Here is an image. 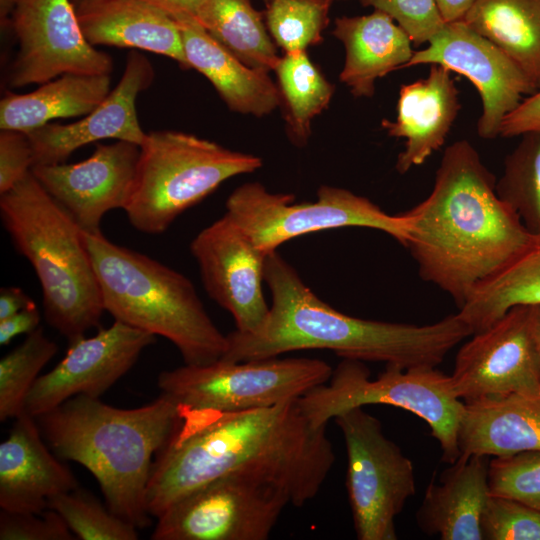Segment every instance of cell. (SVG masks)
<instances>
[{"label":"cell","mask_w":540,"mask_h":540,"mask_svg":"<svg viewBox=\"0 0 540 540\" xmlns=\"http://www.w3.org/2000/svg\"><path fill=\"white\" fill-rule=\"evenodd\" d=\"M530 306L531 329L540 361V304Z\"/></svg>","instance_id":"obj_46"},{"label":"cell","mask_w":540,"mask_h":540,"mask_svg":"<svg viewBox=\"0 0 540 540\" xmlns=\"http://www.w3.org/2000/svg\"><path fill=\"white\" fill-rule=\"evenodd\" d=\"M460 107L451 71L441 65L431 64L425 78L400 87L396 119L381 122L389 136L405 140L395 165L400 174L424 164L443 146Z\"/></svg>","instance_id":"obj_21"},{"label":"cell","mask_w":540,"mask_h":540,"mask_svg":"<svg viewBox=\"0 0 540 540\" xmlns=\"http://www.w3.org/2000/svg\"><path fill=\"white\" fill-rule=\"evenodd\" d=\"M174 20L181 32L188 68L203 74L230 110L263 117L281 105L278 86L269 77V72L245 65L194 17Z\"/></svg>","instance_id":"obj_23"},{"label":"cell","mask_w":540,"mask_h":540,"mask_svg":"<svg viewBox=\"0 0 540 540\" xmlns=\"http://www.w3.org/2000/svg\"><path fill=\"white\" fill-rule=\"evenodd\" d=\"M151 62L137 50L126 58L117 85L90 113L70 124L48 123L28 134L34 165L64 163L77 149L105 139L141 145L146 132L140 126L136 100L153 82Z\"/></svg>","instance_id":"obj_19"},{"label":"cell","mask_w":540,"mask_h":540,"mask_svg":"<svg viewBox=\"0 0 540 540\" xmlns=\"http://www.w3.org/2000/svg\"><path fill=\"white\" fill-rule=\"evenodd\" d=\"M458 445L460 455L484 457L540 451V395L464 403Z\"/></svg>","instance_id":"obj_26"},{"label":"cell","mask_w":540,"mask_h":540,"mask_svg":"<svg viewBox=\"0 0 540 540\" xmlns=\"http://www.w3.org/2000/svg\"><path fill=\"white\" fill-rule=\"evenodd\" d=\"M80 27L93 46L143 50L189 69L177 22L144 0H83L75 5Z\"/></svg>","instance_id":"obj_22"},{"label":"cell","mask_w":540,"mask_h":540,"mask_svg":"<svg viewBox=\"0 0 540 540\" xmlns=\"http://www.w3.org/2000/svg\"><path fill=\"white\" fill-rule=\"evenodd\" d=\"M260 167L262 159L255 155L193 134L151 131L140 145L135 182L124 211L136 230L160 234L224 181Z\"/></svg>","instance_id":"obj_7"},{"label":"cell","mask_w":540,"mask_h":540,"mask_svg":"<svg viewBox=\"0 0 540 540\" xmlns=\"http://www.w3.org/2000/svg\"><path fill=\"white\" fill-rule=\"evenodd\" d=\"M405 213L406 247L420 277L450 295L458 308L534 238L499 197L495 177L467 140L445 149L431 193Z\"/></svg>","instance_id":"obj_2"},{"label":"cell","mask_w":540,"mask_h":540,"mask_svg":"<svg viewBox=\"0 0 540 540\" xmlns=\"http://www.w3.org/2000/svg\"><path fill=\"white\" fill-rule=\"evenodd\" d=\"M481 528L485 540H540V511L511 498L491 495Z\"/></svg>","instance_id":"obj_37"},{"label":"cell","mask_w":540,"mask_h":540,"mask_svg":"<svg viewBox=\"0 0 540 540\" xmlns=\"http://www.w3.org/2000/svg\"><path fill=\"white\" fill-rule=\"evenodd\" d=\"M8 24L19 45L7 75L11 88L113 69L111 56L86 40L72 0H21Z\"/></svg>","instance_id":"obj_13"},{"label":"cell","mask_w":540,"mask_h":540,"mask_svg":"<svg viewBox=\"0 0 540 540\" xmlns=\"http://www.w3.org/2000/svg\"><path fill=\"white\" fill-rule=\"evenodd\" d=\"M294 195L271 193L261 183H245L226 200V214L265 254L299 236L338 229L366 227L387 233L406 247L410 224L406 213L391 215L368 198L328 185L315 202L294 203Z\"/></svg>","instance_id":"obj_10"},{"label":"cell","mask_w":540,"mask_h":540,"mask_svg":"<svg viewBox=\"0 0 540 540\" xmlns=\"http://www.w3.org/2000/svg\"><path fill=\"white\" fill-rule=\"evenodd\" d=\"M41 315L34 303L16 314L0 321V345H7L21 334H29L40 324Z\"/></svg>","instance_id":"obj_42"},{"label":"cell","mask_w":540,"mask_h":540,"mask_svg":"<svg viewBox=\"0 0 540 540\" xmlns=\"http://www.w3.org/2000/svg\"><path fill=\"white\" fill-rule=\"evenodd\" d=\"M540 130V89L524 98L502 121L499 136L516 137Z\"/></svg>","instance_id":"obj_41"},{"label":"cell","mask_w":540,"mask_h":540,"mask_svg":"<svg viewBox=\"0 0 540 540\" xmlns=\"http://www.w3.org/2000/svg\"><path fill=\"white\" fill-rule=\"evenodd\" d=\"M190 251L204 289L232 315L235 330L247 333L260 327L270 308L263 292L267 254L226 213L195 236Z\"/></svg>","instance_id":"obj_17"},{"label":"cell","mask_w":540,"mask_h":540,"mask_svg":"<svg viewBox=\"0 0 540 540\" xmlns=\"http://www.w3.org/2000/svg\"><path fill=\"white\" fill-rule=\"evenodd\" d=\"M34 156L28 134L18 130L0 131V195L9 191L32 169Z\"/></svg>","instance_id":"obj_40"},{"label":"cell","mask_w":540,"mask_h":540,"mask_svg":"<svg viewBox=\"0 0 540 540\" xmlns=\"http://www.w3.org/2000/svg\"><path fill=\"white\" fill-rule=\"evenodd\" d=\"M155 341V335L115 320L71 342L63 359L35 382L25 412L36 418L74 396L100 398Z\"/></svg>","instance_id":"obj_16"},{"label":"cell","mask_w":540,"mask_h":540,"mask_svg":"<svg viewBox=\"0 0 540 540\" xmlns=\"http://www.w3.org/2000/svg\"><path fill=\"white\" fill-rule=\"evenodd\" d=\"M520 137L504 160L496 191L527 230L537 236L540 235V130Z\"/></svg>","instance_id":"obj_32"},{"label":"cell","mask_w":540,"mask_h":540,"mask_svg":"<svg viewBox=\"0 0 540 540\" xmlns=\"http://www.w3.org/2000/svg\"><path fill=\"white\" fill-rule=\"evenodd\" d=\"M110 74L65 73L29 93L7 91L0 101V129L29 133L51 120L85 116L110 93Z\"/></svg>","instance_id":"obj_27"},{"label":"cell","mask_w":540,"mask_h":540,"mask_svg":"<svg viewBox=\"0 0 540 540\" xmlns=\"http://www.w3.org/2000/svg\"><path fill=\"white\" fill-rule=\"evenodd\" d=\"M57 344L42 327L27 334L24 341L0 360V421L25 413L26 399L39 373L57 353Z\"/></svg>","instance_id":"obj_33"},{"label":"cell","mask_w":540,"mask_h":540,"mask_svg":"<svg viewBox=\"0 0 540 540\" xmlns=\"http://www.w3.org/2000/svg\"><path fill=\"white\" fill-rule=\"evenodd\" d=\"M274 72L285 107L288 136L295 145L303 146L311 134L313 118L330 103L334 86L313 64L306 51L284 53Z\"/></svg>","instance_id":"obj_31"},{"label":"cell","mask_w":540,"mask_h":540,"mask_svg":"<svg viewBox=\"0 0 540 540\" xmlns=\"http://www.w3.org/2000/svg\"><path fill=\"white\" fill-rule=\"evenodd\" d=\"M265 283L272 296L265 321L252 332L227 334L221 360L239 362L319 349L343 359L403 369L436 367L473 334L458 313L421 326L346 315L321 300L277 250L266 257Z\"/></svg>","instance_id":"obj_3"},{"label":"cell","mask_w":540,"mask_h":540,"mask_svg":"<svg viewBox=\"0 0 540 540\" xmlns=\"http://www.w3.org/2000/svg\"><path fill=\"white\" fill-rule=\"evenodd\" d=\"M445 23L462 20L477 0H434Z\"/></svg>","instance_id":"obj_45"},{"label":"cell","mask_w":540,"mask_h":540,"mask_svg":"<svg viewBox=\"0 0 540 540\" xmlns=\"http://www.w3.org/2000/svg\"><path fill=\"white\" fill-rule=\"evenodd\" d=\"M435 368L403 369L389 364L371 380L364 362L343 359L326 383L308 391L297 403L315 427H326L341 412L370 404L410 411L428 424L442 459L452 464L460 457L458 431L464 402L455 393L451 376Z\"/></svg>","instance_id":"obj_8"},{"label":"cell","mask_w":540,"mask_h":540,"mask_svg":"<svg viewBox=\"0 0 540 540\" xmlns=\"http://www.w3.org/2000/svg\"><path fill=\"white\" fill-rule=\"evenodd\" d=\"M490 494L507 497L540 511V451L495 457L489 464Z\"/></svg>","instance_id":"obj_36"},{"label":"cell","mask_w":540,"mask_h":540,"mask_svg":"<svg viewBox=\"0 0 540 540\" xmlns=\"http://www.w3.org/2000/svg\"><path fill=\"white\" fill-rule=\"evenodd\" d=\"M0 214L38 277L47 323L69 343L98 327L105 309L84 232L31 171L0 195Z\"/></svg>","instance_id":"obj_5"},{"label":"cell","mask_w":540,"mask_h":540,"mask_svg":"<svg viewBox=\"0 0 540 540\" xmlns=\"http://www.w3.org/2000/svg\"><path fill=\"white\" fill-rule=\"evenodd\" d=\"M334 0H268L265 23L284 53L306 51L322 41Z\"/></svg>","instance_id":"obj_34"},{"label":"cell","mask_w":540,"mask_h":540,"mask_svg":"<svg viewBox=\"0 0 540 540\" xmlns=\"http://www.w3.org/2000/svg\"><path fill=\"white\" fill-rule=\"evenodd\" d=\"M48 508L61 515L76 539L136 540L139 538L136 526L114 514L92 494L80 487L50 498Z\"/></svg>","instance_id":"obj_35"},{"label":"cell","mask_w":540,"mask_h":540,"mask_svg":"<svg viewBox=\"0 0 540 540\" xmlns=\"http://www.w3.org/2000/svg\"><path fill=\"white\" fill-rule=\"evenodd\" d=\"M35 302L19 287H2L0 290V321L16 314Z\"/></svg>","instance_id":"obj_43"},{"label":"cell","mask_w":540,"mask_h":540,"mask_svg":"<svg viewBox=\"0 0 540 540\" xmlns=\"http://www.w3.org/2000/svg\"><path fill=\"white\" fill-rule=\"evenodd\" d=\"M180 417L177 403L164 394L132 409L78 395L36 421L59 458L79 463L95 477L106 506L114 514L145 528L152 517L146 496L153 457L170 438Z\"/></svg>","instance_id":"obj_4"},{"label":"cell","mask_w":540,"mask_h":540,"mask_svg":"<svg viewBox=\"0 0 540 540\" xmlns=\"http://www.w3.org/2000/svg\"><path fill=\"white\" fill-rule=\"evenodd\" d=\"M195 19L223 47L250 68L274 71L280 56L264 15L250 0H207Z\"/></svg>","instance_id":"obj_30"},{"label":"cell","mask_w":540,"mask_h":540,"mask_svg":"<svg viewBox=\"0 0 540 540\" xmlns=\"http://www.w3.org/2000/svg\"><path fill=\"white\" fill-rule=\"evenodd\" d=\"M462 21L497 46L540 89V0H477Z\"/></svg>","instance_id":"obj_28"},{"label":"cell","mask_w":540,"mask_h":540,"mask_svg":"<svg viewBox=\"0 0 540 540\" xmlns=\"http://www.w3.org/2000/svg\"><path fill=\"white\" fill-rule=\"evenodd\" d=\"M472 336L459 349L450 375L464 403L512 394L540 395V361L529 305L512 307Z\"/></svg>","instance_id":"obj_14"},{"label":"cell","mask_w":540,"mask_h":540,"mask_svg":"<svg viewBox=\"0 0 540 540\" xmlns=\"http://www.w3.org/2000/svg\"><path fill=\"white\" fill-rule=\"evenodd\" d=\"M14 420L0 444V507L10 513H40L50 498L79 484L51 452L35 417L25 412Z\"/></svg>","instance_id":"obj_20"},{"label":"cell","mask_w":540,"mask_h":540,"mask_svg":"<svg viewBox=\"0 0 540 540\" xmlns=\"http://www.w3.org/2000/svg\"><path fill=\"white\" fill-rule=\"evenodd\" d=\"M21 0H0V21L1 26H6L14 9Z\"/></svg>","instance_id":"obj_47"},{"label":"cell","mask_w":540,"mask_h":540,"mask_svg":"<svg viewBox=\"0 0 540 540\" xmlns=\"http://www.w3.org/2000/svg\"><path fill=\"white\" fill-rule=\"evenodd\" d=\"M180 413L151 467L146 501L155 518L198 487L233 474L275 483L301 507L318 494L335 462L326 427L313 426L297 400L240 412Z\"/></svg>","instance_id":"obj_1"},{"label":"cell","mask_w":540,"mask_h":540,"mask_svg":"<svg viewBox=\"0 0 540 540\" xmlns=\"http://www.w3.org/2000/svg\"><path fill=\"white\" fill-rule=\"evenodd\" d=\"M540 304V235L505 268L484 281L458 308L474 333L480 332L509 309Z\"/></svg>","instance_id":"obj_29"},{"label":"cell","mask_w":540,"mask_h":540,"mask_svg":"<svg viewBox=\"0 0 540 540\" xmlns=\"http://www.w3.org/2000/svg\"><path fill=\"white\" fill-rule=\"evenodd\" d=\"M264 1H265V3H266L268 0H264Z\"/></svg>","instance_id":"obj_49"},{"label":"cell","mask_w":540,"mask_h":540,"mask_svg":"<svg viewBox=\"0 0 540 540\" xmlns=\"http://www.w3.org/2000/svg\"><path fill=\"white\" fill-rule=\"evenodd\" d=\"M332 34L345 48L340 81L355 97H371L376 80L403 69L414 51L407 32L388 14L373 10L361 16L335 20Z\"/></svg>","instance_id":"obj_25"},{"label":"cell","mask_w":540,"mask_h":540,"mask_svg":"<svg viewBox=\"0 0 540 540\" xmlns=\"http://www.w3.org/2000/svg\"><path fill=\"white\" fill-rule=\"evenodd\" d=\"M81 1H83V0H72V2H73L74 5H77V4H78L79 2H81Z\"/></svg>","instance_id":"obj_48"},{"label":"cell","mask_w":540,"mask_h":540,"mask_svg":"<svg viewBox=\"0 0 540 540\" xmlns=\"http://www.w3.org/2000/svg\"><path fill=\"white\" fill-rule=\"evenodd\" d=\"M334 420L346 445V487L357 539L396 540L395 518L416 492L412 461L363 407Z\"/></svg>","instance_id":"obj_11"},{"label":"cell","mask_w":540,"mask_h":540,"mask_svg":"<svg viewBox=\"0 0 540 540\" xmlns=\"http://www.w3.org/2000/svg\"><path fill=\"white\" fill-rule=\"evenodd\" d=\"M59 513L47 508L40 513H10L1 510L0 540H73Z\"/></svg>","instance_id":"obj_39"},{"label":"cell","mask_w":540,"mask_h":540,"mask_svg":"<svg viewBox=\"0 0 540 540\" xmlns=\"http://www.w3.org/2000/svg\"><path fill=\"white\" fill-rule=\"evenodd\" d=\"M392 17L413 44L428 43L445 25L434 0H356Z\"/></svg>","instance_id":"obj_38"},{"label":"cell","mask_w":540,"mask_h":540,"mask_svg":"<svg viewBox=\"0 0 540 540\" xmlns=\"http://www.w3.org/2000/svg\"><path fill=\"white\" fill-rule=\"evenodd\" d=\"M332 372L327 362L316 358L219 359L163 371L157 385L185 411L240 412L298 400L326 383Z\"/></svg>","instance_id":"obj_9"},{"label":"cell","mask_w":540,"mask_h":540,"mask_svg":"<svg viewBox=\"0 0 540 540\" xmlns=\"http://www.w3.org/2000/svg\"><path fill=\"white\" fill-rule=\"evenodd\" d=\"M160 9L171 18L196 17L207 0H144Z\"/></svg>","instance_id":"obj_44"},{"label":"cell","mask_w":540,"mask_h":540,"mask_svg":"<svg viewBox=\"0 0 540 540\" xmlns=\"http://www.w3.org/2000/svg\"><path fill=\"white\" fill-rule=\"evenodd\" d=\"M105 311L115 320L172 342L185 364L222 358L227 335L214 324L193 283L183 274L102 232L84 233Z\"/></svg>","instance_id":"obj_6"},{"label":"cell","mask_w":540,"mask_h":540,"mask_svg":"<svg viewBox=\"0 0 540 540\" xmlns=\"http://www.w3.org/2000/svg\"><path fill=\"white\" fill-rule=\"evenodd\" d=\"M438 64L465 76L477 89L482 113L477 133L484 139L499 136L504 118L535 89L520 69L491 41L462 20L445 23L403 67Z\"/></svg>","instance_id":"obj_15"},{"label":"cell","mask_w":540,"mask_h":540,"mask_svg":"<svg viewBox=\"0 0 540 540\" xmlns=\"http://www.w3.org/2000/svg\"><path fill=\"white\" fill-rule=\"evenodd\" d=\"M439 483L430 482L416 519L441 540H483L481 520L491 497L484 456L460 455Z\"/></svg>","instance_id":"obj_24"},{"label":"cell","mask_w":540,"mask_h":540,"mask_svg":"<svg viewBox=\"0 0 540 540\" xmlns=\"http://www.w3.org/2000/svg\"><path fill=\"white\" fill-rule=\"evenodd\" d=\"M139 156V145L116 140L98 143L83 161L35 165L31 172L84 233L97 234L108 211L126 208Z\"/></svg>","instance_id":"obj_18"},{"label":"cell","mask_w":540,"mask_h":540,"mask_svg":"<svg viewBox=\"0 0 540 540\" xmlns=\"http://www.w3.org/2000/svg\"><path fill=\"white\" fill-rule=\"evenodd\" d=\"M291 504L281 486L233 474L186 494L160 516L153 540H266Z\"/></svg>","instance_id":"obj_12"}]
</instances>
